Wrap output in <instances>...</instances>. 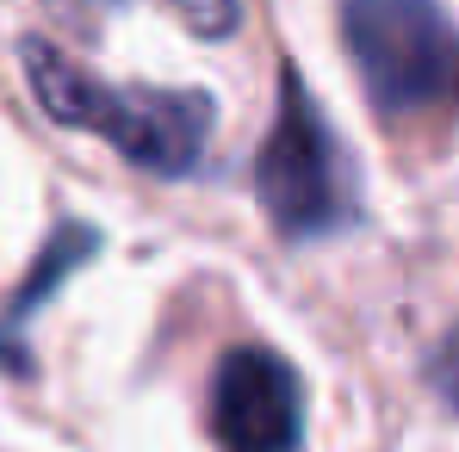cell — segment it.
Instances as JSON below:
<instances>
[{"label": "cell", "mask_w": 459, "mask_h": 452, "mask_svg": "<svg viewBox=\"0 0 459 452\" xmlns=\"http://www.w3.org/2000/svg\"><path fill=\"white\" fill-rule=\"evenodd\" d=\"M342 38L379 118L459 112V25L441 0H348Z\"/></svg>", "instance_id": "2"}, {"label": "cell", "mask_w": 459, "mask_h": 452, "mask_svg": "<svg viewBox=\"0 0 459 452\" xmlns=\"http://www.w3.org/2000/svg\"><path fill=\"white\" fill-rule=\"evenodd\" d=\"M212 434L224 452H299V372L273 347H230L212 384Z\"/></svg>", "instance_id": "4"}, {"label": "cell", "mask_w": 459, "mask_h": 452, "mask_svg": "<svg viewBox=\"0 0 459 452\" xmlns=\"http://www.w3.org/2000/svg\"><path fill=\"white\" fill-rule=\"evenodd\" d=\"M429 384L441 390V403H454V415H459V328L429 354Z\"/></svg>", "instance_id": "7"}, {"label": "cell", "mask_w": 459, "mask_h": 452, "mask_svg": "<svg viewBox=\"0 0 459 452\" xmlns=\"http://www.w3.org/2000/svg\"><path fill=\"white\" fill-rule=\"evenodd\" d=\"M255 186H261L267 217L299 242L335 235L360 217V174L342 149V137L329 131L323 106L305 93L299 69H286L280 81V118L255 155Z\"/></svg>", "instance_id": "3"}, {"label": "cell", "mask_w": 459, "mask_h": 452, "mask_svg": "<svg viewBox=\"0 0 459 452\" xmlns=\"http://www.w3.org/2000/svg\"><path fill=\"white\" fill-rule=\"evenodd\" d=\"M87 254H93V229H87V224H63L50 242H44V254H38L31 279L13 292L6 316H0V366H6V372H25V322L44 310V298L75 273Z\"/></svg>", "instance_id": "5"}, {"label": "cell", "mask_w": 459, "mask_h": 452, "mask_svg": "<svg viewBox=\"0 0 459 452\" xmlns=\"http://www.w3.org/2000/svg\"><path fill=\"white\" fill-rule=\"evenodd\" d=\"M199 38H224L230 25H236V0H168Z\"/></svg>", "instance_id": "6"}, {"label": "cell", "mask_w": 459, "mask_h": 452, "mask_svg": "<svg viewBox=\"0 0 459 452\" xmlns=\"http://www.w3.org/2000/svg\"><path fill=\"white\" fill-rule=\"evenodd\" d=\"M25 56V81L38 93V106L69 124V131H93L143 174H193L199 155L212 143V99L205 93H161V87H112V81L87 75L75 56H63L44 38L19 44Z\"/></svg>", "instance_id": "1"}]
</instances>
